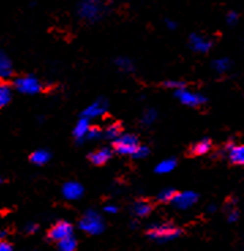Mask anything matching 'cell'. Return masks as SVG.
<instances>
[{
	"label": "cell",
	"instance_id": "obj_1",
	"mask_svg": "<svg viewBox=\"0 0 244 251\" xmlns=\"http://www.w3.org/2000/svg\"><path fill=\"white\" fill-rule=\"evenodd\" d=\"M105 0H81L78 6V15L85 21L96 22L104 15Z\"/></svg>",
	"mask_w": 244,
	"mask_h": 251
},
{
	"label": "cell",
	"instance_id": "obj_2",
	"mask_svg": "<svg viewBox=\"0 0 244 251\" xmlns=\"http://www.w3.org/2000/svg\"><path fill=\"white\" fill-rule=\"evenodd\" d=\"M79 228L89 235H98L104 231V220L96 210H88L79 221Z\"/></svg>",
	"mask_w": 244,
	"mask_h": 251
},
{
	"label": "cell",
	"instance_id": "obj_3",
	"mask_svg": "<svg viewBox=\"0 0 244 251\" xmlns=\"http://www.w3.org/2000/svg\"><path fill=\"white\" fill-rule=\"evenodd\" d=\"M182 231L171 224H154L149 229V238L157 242H168L180 236Z\"/></svg>",
	"mask_w": 244,
	"mask_h": 251
},
{
	"label": "cell",
	"instance_id": "obj_4",
	"mask_svg": "<svg viewBox=\"0 0 244 251\" xmlns=\"http://www.w3.org/2000/svg\"><path fill=\"white\" fill-rule=\"evenodd\" d=\"M138 148H139V142L137 137L131 134H122L115 141V151L123 156H134Z\"/></svg>",
	"mask_w": 244,
	"mask_h": 251
},
{
	"label": "cell",
	"instance_id": "obj_5",
	"mask_svg": "<svg viewBox=\"0 0 244 251\" xmlns=\"http://www.w3.org/2000/svg\"><path fill=\"white\" fill-rule=\"evenodd\" d=\"M14 86L19 93L24 94H36L41 90V83L36 76L33 75L19 76L14 82Z\"/></svg>",
	"mask_w": 244,
	"mask_h": 251
},
{
	"label": "cell",
	"instance_id": "obj_6",
	"mask_svg": "<svg viewBox=\"0 0 244 251\" xmlns=\"http://www.w3.org/2000/svg\"><path fill=\"white\" fill-rule=\"evenodd\" d=\"M176 97L179 99V101L188 105V107H200L203 104H206V97L203 94L195 93V92H190L187 89H180L176 90Z\"/></svg>",
	"mask_w": 244,
	"mask_h": 251
},
{
	"label": "cell",
	"instance_id": "obj_7",
	"mask_svg": "<svg viewBox=\"0 0 244 251\" xmlns=\"http://www.w3.org/2000/svg\"><path fill=\"white\" fill-rule=\"evenodd\" d=\"M198 198L199 197L194 191H182V193H176L175 198L172 200V203L176 209L187 210L198 202Z\"/></svg>",
	"mask_w": 244,
	"mask_h": 251
},
{
	"label": "cell",
	"instance_id": "obj_8",
	"mask_svg": "<svg viewBox=\"0 0 244 251\" xmlns=\"http://www.w3.org/2000/svg\"><path fill=\"white\" fill-rule=\"evenodd\" d=\"M73 236V226L67 221H59L55 226L50 228L49 238L52 240L60 242L63 239Z\"/></svg>",
	"mask_w": 244,
	"mask_h": 251
},
{
	"label": "cell",
	"instance_id": "obj_9",
	"mask_svg": "<svg viewBox=\"0 0 244 251\" xmlns=\"http://www.w3.org/2000/svg\"><path fill=\"white\" fill-rule=\"evenodd\" d=\"M107 101L105 100H97L92 102L89 107H86L82 112V118H86V119H94V118H98L102 116L104 113L107 112Z\"/></svg>",
	"mask_w": 244,
	"mask_h": 251
},
{
	"label": "cell",
	"instance_id": "obj_10",
	"mask_svg": "<svg viewBox=\"0 0 244 251\" xmlns=\"http://www.w3.org/2000/svg\"><path fill=\"white\" fill-rule=\"evenodd\" d=\"M190 45H191V48L195 50V52H200V53H206L210 50L212 48V45L213 43L209 40L205 36H202V34H191L190 36Z\"/></svg>",
	"mask_w": 244,
	"mask_h": 251
},
{
	"label": "cell",
	"instance_id": "obj_11",
	"mask_svg": "<svg viewBox=\"0 0 244 251\" xmlns=\"http://www.w3.org/2000/svg\"><path fill=\"white\" fill-rule=\"evenodd\" d=\"M62 194L66 200L75 201L83 195V187L78 182H67L63 186Z\"/></svg>",
	"mask_w": 244,
	"mask_h": 251
},
{
	"label": "cell",
	"instance_id": "obj_12",
	"mask_svg": "<svg viewBox=\"0 0 244 251\" xmlns=\"http://www.w3.org/2000/svg\"><path fill=\"white\" fill-rule=\"evenodd\" d=\"M228 158L235 165H244V145H228L226 146Z\"/></svg>",
	"mask_w": 244,
	"mask_h": 251
},
{
	"label": "cell",
	"instance_id": "obj_13",
	"mask_svg": "<svg viewBox=\"0 0 244 251\" xmlns=\"http://www.w3.org/2000/svg\"><path fill=\"white\" fill-rule=\"evenodd\" d=\"M92 128L90 126V120L86 119V118H81L78 120V123L74 127V137H75L78 141H83V139L88 138V134Z\"/></svg>",
	"mask_w": 244,
	"mask_h": 251
},
{
	"label": "cell",
	"instance_id": "obj_14",
	"mask_svg": "<svg viewBox=\"0 0 244 251\" xmlns=\"http://www.w3.org/2000/svg\"><path fill=\"white\" fill-rule=\"evenodd\" d=\"M111 157H112V151L111 149H108V148H101L98 151H93L89 158H90V161L96 165H102V164H105L107 161L111 160Z\"/></svg>",
	"mask_w": 244,
	"mask_h": 251
},
{
	"label": "cell",
	"instance_id": "obj_15",
	"mask_svg": "<svg viewBox=\"0 0 244 251\" xmlns=\"http://www.w3.org/2000/svg\"><path fill=\"white\" fill-rule=\"evenodd\" d=\"M13 63L10 57L7 56L4 52L0 50V78L1 79H8L13 75Z\"/></svg>",
	"mask_w": 244,
	"mask_h": 251
},
{
	"label": "cell",
	"instance_id": "obj_16",
	"mask_svg": "<svg viewBox=\"0 0 244 251\" xmlns=\"http://www.w3.org/2000/svg\"><path fill=\"white\" fill-rule=\"evenodd\" d=\"M50 154L49 151H44V149H38V151H33L30 156V161L36 165H44L49 161Z\"/></svg>",
	"mask_w": 244,
	"mask_h": 251
},
{
	"label": "cell",
	"instance_id": "obj_17",
	"mask_svg": "<svg viewBox=\"0 0 244 251\" xmlns=\"http://www.w3.org/2000/svg\"><path fill=\"white\" fill-rule=\"evenodd\" d=\"M212 149V141L207 138L200 139L199 142H196V144L193 146V151H194L195 154H198V156H203V154H206L209 153Z\"/></svg>",
	"mask_w": 244,
	"mask_h": 251
},
{
	"label": "cell",
	"instance_id": "obj_18",
	"mask_svg": "<svg viewBox=\"0 0 244 251\" xmlns=\"http://www.w3.org/2000/svg\"><path fill=\"white\" fill-rule=\"evenodd\" d=\"M176 168V160L173 158H165L163 161L157 164L156 172L157 174H169Z\"/></svg>",
	"mask_w": 244,
	"mask_h": 251
},
{
	"label": "cell",
	"instance_id": "obj_19",
	"mask_svg": "<svg viewBox=\"0 0 244 251\" xmlns=\"http://www.w3.org/2000/svg\"><path fill=\"white\" fill-rule=\"evenodd\" d=\"M132 212L137 214L138 217H146L151 212V205L146 201H138L132 206Z\"/></svg>",
	"mask_w": 244,
	"mask_h": 251
},
{
	"label": "cell",
	"instance_id": "obj_20",
	"mask_svg": "<svg viewBox=\"0 0 244 251\" xmlns=\"http://www.w3.org/2000/svg\"><path fill=\"white\" fill-rule=\"evenodd\" d=\"M11 97H13L11 88L8 85H6V83H1L0 85V108L6 107L7 104L11 101Z\"/></svg>",
	"mask_w": 244,
	"mask_h": 251
},
{
	"label": "cell",
	"instance_id": "obj_21",
	"mask_svg": "<svg viewBox=\"0 0 244 251\" xmlns=\"http://www.w3.org/2000/svg\"><path fill=\"white\" fill-rule=\"evenodd\" d=\"M213 69L216 73L219 74H224L228 70L231 69V60L228 57H220V59H216L213 62Z\"/></svg>",
	"mask_w": 244,
	"mask_h": 251
},
{
	"label": "cell",
	"instance_id": "obj_22",
	"mask_svg": "<svg viewBox=\"0 0 244 251\" xmlns=\"http://www.w3.org/2000/svg\"><path fill=\"white\" fill-rule=\"evenodd\" d=\"M57 250L59 251H75L76 250V240L74 236H70L57 242Z\"/></svg>",
	"mask_w": 244,
	"mask_h": 251
},
{
	"label": "cell",
	"instance_id": "obj_23",
	"mask_svg": "<svg viewBox=\"0 0 244 251\" xmlns=\"http://www.w3.org/2000/svg\"><path fill=\"white\" fill-rule=\"evenodd\" d=\"M120 135H122V130H120L119 125L108 126L107 130H105V138L115 139V141H116Z\"/></svg>",
	"mask_w": 244,
	"mask_h": 251
},
{
	"label": "cell",
	"instance_id": "obj_24",
	"mask_svg": "<svg viewBox=\"0 0 244 251\" xmlns=\"http://www.w3.org/2000/svg\"><path fill=\"white\" fill-rule=\"evenodd\" d=\"M116 66L119 67L122 71H125V73H130L134 69V64L130 59H127V57H119L118 60H116Z\"/></svg>",
	"mask_w": 244,
	"mask_h": 251
},
{
	"label": "cell",
	"instance_id": "obj_25",
	"mask_svg": "<svg viewBox=\"0 0 244 251\" xmlns=\"http://www.w3.org/2000/svg\"><path fill=\"white\" fill-rule=\"evenodd\" d=\"M157 119V111L154 109H146L142 115V125L149 126L151 123H154Z\"/></svg>",
	"mask_w": 244,
	"mask_h": 251
},
{
	"label": "cell",
	"instance_id": "obj_26",
	"mask_svg": "<svg viewBox=\"0 0 244 251\" xmlns=\"http://www.w3.org/2000/svg\"><path fill=\"white\" fill-rule=\"evenodd\" d=\"M175 195L176 193L173 188H164L163 191H160V194H158V200L161 202H172Z\"/></svg>",
	"mask_w": 244,
	"mask_h": 251
},
{
	"label": "cell",
	"instance_id": "obj_27",
	"mask_svg": "<svg viewBox=\"0 0 244 251\" xmlns=\"http://www.w3.org/2000/svg\"><path fill=\"white\" fill-rule=\"evenodd\" d=\"M226 212H228V221L229 223H233V221H238L239 219V210L236 207L233 206H228L226 209Z\"/></svg>",
	"mask_w": 244,
	"mask_h": 251
},
{
	"label": "cell",
	"instance_id": "obj_28",
	"mask_svg": "<svg viewBox=\"0 0 244 251\" xmlns=\"http://www.w3.org/2000/svg\"><path fill=\"white\" fill-rule=\"evenodd\" d=\"M149 154V149L146 148V146H142V145H139V148L135 151V154H134V158H144Z\"/></svg>",
	"mask_w": 244,
	"mask_h": 251
},
{
	"label": "cell",
	"instance_id": "obj_29",
	"mask_svg": "<svg viewBox=\"0 0 244 251\" xmlns=\"http://www.w3.org/2000/svg\"><path fill=\"white\" fill-rule=\"evenodd\" d=\"M165 86L169 89H173V90H180V89H184V83L180 81H168L165 83Z\"/></svg>",
	"mask_w": 244,
	"mask_h": 251
},
{
	"label": "cell",
	"instance_id": "obj_30",
	"mask_svg": "<svg viewBox=\"0 0 244 251\" xmlns=\"http://www.w3.org/2000/svg\"><path fill=\"white\" fill-rule=\"evenodd\" d=\"M101 137V130L98 127H92L90 131L88 134V138L86 139H98Z\"/></svg>",
	"mask_w": 244,
	"mask_h": 251
},
{
	"label": "cell",
	"instance_id": "obj_31",
	"mask_svg": "<svg viewBox=\"0 0 244 251\" xmlns=\"http://www.w3.org/2000/svg\"><path fill=\"white\" fill-rule=\"evenodd\" d=\"M239 19V15L235 11H231V13H228L226 15V22L229 24V25H235L236 22H238Z\"/></svg>",
	"mask_w": 244,
	"mask_h": 251
},
{
	"label": "cell",
	"instance_id": "obj_32",
	"mask_svg": "<svg viewBox=\"0 0 244 251\" xmlns=\"http://www.w3.org/2000/svg\"><path fill=\"white\" fill-rule=\"evenodd\" d=\"M0 251H14L13 246L6 240H0Z\"/></svg>",
	"mask_w": 244,
	"mask_h": 251
},
{
	"label": "cell",
	"instance_id": "obj_33",
	"mask_svg": "<svg viewBox=\"0 0 244 251\" xmlns=\"http://www.w3.org/2000/svg\"><path fill=\"white\" fill-rule=\"evenodd\" d=\"M104 210H105V213H109V214H113L118 212V207L115 206V205H107V206L104 207Z\"/></svg>",
	"mask_w": 244,
	"mask_h": 251
},
{
	"label": "cell",
	"instance_id": "obj_34",
	"mask_svg": "<svg viewBox=\"0 0 244 251\" xmlns=\"http://www.w3.org/2000/svg\"><path fill=\"white\" fill-rule=\"evenodd\" d=\"M26 231L29 233L36 232V231H37V226H36V224H27V226H26Z\"/></svg>",
	"mask_w": 244,
	"mask_h": 251
},
{
	"label": "cell",
	"instance_id": "obj_35",
	"mask_svg": "<svg viewBox=\"0 0 244 251\" xmlns=\"http://www.w3.org/2000/svg\"><path fill=\"white\" fill-rule=\"evenodd\" d=\"M165 25H167V27H168V29H171V30H175L176 29V22H173V21H167V22H165Z\"/></svg>",
	"mask_w": 244,
	"mask_h": 251
},
{
	"label": "cell",
	"instance_id": "obj_36",
	"mask_svg": "<svg viewBox=\"0 0 244 251\" xmlns=\"http://www.w3.org/2000/svg\"><path fill=\"white\" fill-rule=\"evenodd\" d=\"M6 235H7L6 231H1V232H0V240H3V239L6 238Z\"/></svg>",
	"mask_w": 244,
	"mask_h": 251
},
{
	"label": "cell",
	"instance_id": "obj_37",
	"mask_svg": "<svg viewBox=\"0 0 244 251\" xmlns=\"http://www.w3.org/2000/svg\"><path fill=\"white\" fill-rule=\"evenodd\" d=\"M207 210H209V212H214V210H216V206H214V205L213 206H209L207 207Z\"/></svg>",
	"mask_w": 244,
	"mask_h": 251
},
{
	"label": "cell",
	"instance_id": "obj_38",
	"mask_svg": "<svg viewBox=\"0 0 244 251\" xmlns=\"http://www.w3.org/2000/svg\"><path fill=\"white\" fill-rule=\"evenodd\" d=\"M1 183H3V177H0V184H1Z\"/></svg>",
	"mask_w": 244,
	"mask_h": 251
}]
</instances>
